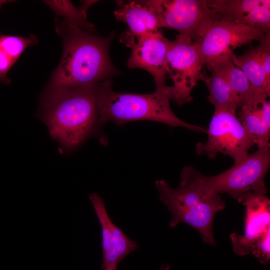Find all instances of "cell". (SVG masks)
Wrapping results in <instances>:
<instances>
[{
    "mask_svg": "<svg viewBox=\"0 0 270 270\" xmlns=\"http://www.w3.org/2000/svg\"><path fill=\"white\" fill-rule=\"evenodd\" d=\"M56 27L63 38V53L44 95L98 84L121 74L109 54L114 32L103 37L64 22Z\"/></svg>",
    "mask_w": 270,
    "mask_h": 270,
    "instance_id": "obj_1",
    "label": "cell"
},
{
    "mask_svg": "<svg viewBox=\"0 0 270 270\" xmlns=\"http://www.w3.org/2000/svg\"><path fill=\"white\" fill-rule=\"evenodd\" d=\"M100 84L44 96L42 118L50 134L66 149L73 150L92 136H96L103 145L108 144L106 136L100 129Z\"/></svg>",
    "mask_w": 270,
    "mask_h": 270,
    "instance_id": "obj_2",
    "label": "cell"
},
{
    "mask_svg": "<svg viewBox=\"0 0 270 270\" xmlns=\"http://www.w3.org/2000/svg\"><path fill=\"white\" fill-rule=\"evenodd\" d=\"M112 81L101 83L98 89L99 121L102 126L112 122L121 126L137 120H150L172 127L182 128L198 133L207 130L184 121L173 112L172 86L149 94L118 93L112 89Z\"/></svg>",
    "mask_w": 270,
    "mask_h": 270,
    "instance_id": "obj_3",
    "label": "cell"
},
{
    "mask_svg": "<svg viewBox=\"0 0 270 270\" xmlns=\"http://www.w3.org/2000/svg\"><path fill=\"white\" fill-rule=\"evenodd\" d=\"M162 202L170 212V228L180 224H188L200 234L204 242L216 246L213 224L218 212L225 209L221 196L206 192L184 180L173 188L163 180L155 182Z\"/></svg>",
    "mask_w": 270,
    "mask_h": 270,
    "instance_id": "obj_4",
    "label": "cell"
},
{
    "mask_svg": "<svg viewBox=\"0 0 270 270\" xmlns=\"http://www.w3.org/2000/svg\"><path fill=\"white\" fill-rule=\"evenodd\" d=\"M270 167V147L260 148L240 163L214 176H207L193 166H186L180 180L208 193L227 194L242 203L250 194H266L265 178Z\"/></svg>",
    "mask_w": 270,
    "mask_h": 270,
    "instance_id": "obj_5",
    "label": "cell"
},
{
    "mask_svg": "<svg viewBox=\"0 0 270 270\" xmlns=\"http://www.w3.org/2000/svg\"><path fill=\"white\" fill-rule=\"evenodd\" d=\"M207 131V140L198 143L196 150L198 155L211 160L220 154L230 157L234 164H238L255 146L236 113L226 109L214 108Z\"/></svg>",
    "mask_w": 270,
    "mask_h": 270,
    "instance_id": "obj_6",
    "label": "cell"
},
{
    "mask_svg": "<svg viewBox=\"0 0 270 270\" xmlns=\"http://www.w3.org/2000/svg\"><path fill=\"white\" fill-rule=\"evenodd\" d=\"M166 62L168 75L174 84L172 100L179 106L192 102L194 88L206 76L197 44L189 37L177 35L175 40L170 41Z\"/></svg>",
    "mask_w": 270,
    "mask_h": 270,
    "instance_id": "obj_7",
    "label": "cell"
},
{
    "mask_svg": "<svg viewBox=\"0 0 270 270\" xmlns=\"http://www.w3.org/2000/svg\"><path fill=\"white\" fill-rule=\"evenodd\" d=\"M266 34L261 30L235 24L218 18L209 22L194 42L203 63L231 58L235 49L260 41Z\"/></svg>",
    "mask_w": 270,
    "mask_h": 270,
    "instance_id": "obj_8",
    "label": "cell"
},
{
    "mask_svg": "<svg viewBox=\"0 0 270 270\" xmlns=\"http://www.w3.org/2000/svg\"><path fill=\"white\" fill-rule=\"evenodd\" d=\"M145 3L158 17L162 28L176 30L194 41L216 14L206 0H148Z\"/></svg>",
    "mask_w": 270,
    "mask_h": 270,
    "instance_id": "obj_9",
    "label": "cell"
},
{
    "mask_svg": "<svg viewBox=\"0 0 270 270\" xmlns=\"http://www.w3.org/2000/svg\"><path fill=\"white\" fill-rule=\"evenodd\" d=\"M170 41L160 30L138 37L130 47L132 52L128 60V67L148 72L153 77L156 90L166 86V54Z\"/></svg>",
    "mask_w": 270,
    "mask_h": 270,
    "instance_id": "obj_10",
    "label": "cell"
},
{
    "mask_svg": "<svg viewBox=\"0 0 270 270\" xmlns=\"http://www.w3.org/2000/svg\"><path fill=\"white\" fill-rule=\"evenodd\" d=\"M88 198L100 224L102 236V270H117L120 262L130 254L140 248L137 242L130 240L110 220L104 200L96 192Z\"/></svg>",
    "mask_w": 270,
    "mask_h": 270,
    "instance_id": "obj_11",
    "label": "cell"
},
{
    "mask_svg": "<svg viewBox=\"0 0 270 270\" xmlns=\"http://www.w3.org/2000/svg\"><path fill=\"white\" fill-rule=\"evenodd\" d=\"M216 16L270 34V0H206Z\"/></svg>",
    "mask_w": 270,
    "mask_h": 270,
    "instance_id": "obj_12",
    "label": "cell"
},
{
    "mask_svg": "<svg viewBox=\"0 0 270 270\" xmlns=\"http://www.w3.org/2000/svg\"><path fill=\"white\" fill-rule=\"evenodd\" d=\"M246 208L244 232L230 235L234 252L239 256L250 254L256 241L270 229V200L266 194H254L242 202Z\"/></svg>",
    "mask_w": 270,
    "mask_h": 270,
    "instance_id": "obj_13",
    "label": "cell"
},
{
    "mask_svg": "<svg viewBox=\"0 0 270 270\" xmlns=\"http://www.w3.org/2000/svg\"><path fill=\"white\" fill-rule=\"evenodd\" d=\"M234 65L246 74L254 92L270 96V34H266L256 46L240 56H232Z\"/></svg>",
    "mask_w": 270,
    "mask_h": 270,
    "instance_id": "obj_14",
    "label": "cell"
},
{
    "mask_svg": "<svg viewBox=\"0 0 270 270\" xmlns=\"http://www.w3.org/2000/svg\"><path fill=\"white\" fill-rule=\"evenodd\" d=\"M116 2L118 8L114 15L118 20L128 26L120 38V42L127 47L130 48L138 37L162 28L158 17L144 0Z\"/></svg>",
    "mask_w": 270,
    "mask_h": 270,
    "instance_id": "obj_15",
    "label": "cell"
},
{
    "mask_svg": "<svg viewBox=\"0 0 270 270\" xmlns=\"http://www.w3.org/2000/svg\"><path fill=\"white\" fill-rule=\"evenodd\" d=\"M270 96L254 92L238 110V118L258 148L270 147Z\"/></svg>",
    "mask_w": 270,
    "mask_h": 270,
    "instance_id": "obj_16",
    "label": "cell"
},
{
    "mask_svg": "<svg viewBox=\"0 0 270 270\" xmlns=\"http://www.w3.org/2000/svg\"><path fill=\"white\" fill-rule=\"evenodd\" d=\"M206 66L210 72V76L206 75L203 80L209 92L208 100L214 108H224L236 113L241 105L232 90L222 64L215 62Z\"/></svg>",
    "mask_w": 270,
    "mask_h": 270,
    "instance_id": "obj_17",
    "label": "cell"
},
{
    "mask_svg": "<svg viewBox=\"0 0 270 270\" xmlns=\"http://www.w3.org/2000/svg\"><path fill=\"white\" fill-rule=\"evenodd\" d=\"M34 35L26 38L11 36H0V84L10 82L7 74L12 67L28 47L38 43Z\"/></svg>",
    "mask_w": 270,
    "mask_h": 270,
    "instance_id": "obj_18",
    "label": "cell"
},
{
    "mask_svg": "<svg viewBox=\"0 0 270 270\" xmlns=\"http://www.w3.org/2000/svg\"><path fill=\"white\" fill-rule=\"evenodd\" d=\"M54 12L64 18V24L89 32H94V26L87 19V10L95 1H86L79 9L69 0H44Z\"/></svg>",
    "mask_w": 270,
    "mask_h": 270,
    "instance_id": "obj_19",
    "label": "cell"
},
{
    "mask_svg": "<svg viewBox=\"0 0 270 270\" xmlns=\"http://www.w3.org/2000/svg\"><path fill=\"white\" fill-rule=\"evenodd\" d=\"M216 62L222 64L228 82L242 106L254 94L250 81L244 72L232 62V58Z\"/></svg>",
    "mask_w": 270,
    "mask_h": 270,
    "instance_id": "obj_20",
    "label": "cell"
},
{
    "mask_svg": "<svg viewBox=\"0 0 270 270\" xmlns=\"http://www.w3.org/2000/svg\"><path fill=\"white\" fill-rule=\"evenodd\" d=\"M270 229L260 236L254 244L250 254L263 265L270 262Z\"/></svg>",
    "mask_w": 270,
    "mask_h": 270,
    "instance_id": "obj_21",
    "label": "cell"
},
{
    "mask_svg": "<svg viewBox=\"0 0 270 270\" xmlns=\"http://www.w3.org/2000/svg\"><path fill=\"white\" fill-rule=\"evenodd\" d=\"M13 2V1L6 0H0V8L4 4H5L8 3V2Z\"/></svg>",
    "mask_w": 270,
    "mask_h": 270,
    "instance_id": "obj_22",
    "label": "cell"
},
{
    "mask_svg": "<svg viewBox=\"0 0 270 270\" xmlns=\"http://www.w3.org/2000/svg\"><path fill=\"white\" fill-rule=\"evenodd\" d=\"M162 270H170V266L169 265H162Z\"/></svg>",
    "mask_w": 270,
    "mask_h": 270,
    "instance_id": "obj_23",
    "label": "cell"
},
{
    "mask_svg": "<svg viewBox=\"0 0 270 270\" xmlns=\"http://www.w3.org/2000/svg\"><path fill=\"white\" fill-rule=\"evenodd\" d=\"M160 270H162V267L160 268Z\"/></svg>",
    "mask_w": 270,
    "mask_h": 270,
    "instance_id": "obj_24",
    "label": "cell"
}]
</instances>
